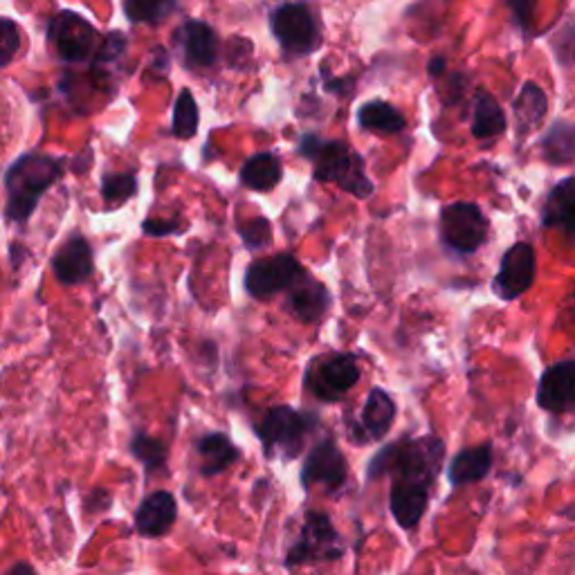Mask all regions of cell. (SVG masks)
Listing matches in <instances>:
<instances>
[{"label": "cell", "mask_w": 575, "mask_h": 575, "mask_svg": "<svg viewBox=\"0 0 575 575\" xmlns=\"http://www.w3.org/2000/svg\"><path fill=\"white\" fill-rule=\"evenodd\" d=\"M445 461V443L438 436L400 438L373 456L367 479L391 477L389 510L396 524L414 531L430 506V492Z\"/></svg>", "instance_id": "obj_1"}, {"label": "cell", "mask_w": 575, "mask_h": 575, "mask_svg": "<svg viewBox=\"0 0 575 575\" xmlns=\"http://www.w3.org/2000/svg\"><path fill=\"white\" fill-rule=\"evenodd\" d=\"M299 155L313 162V176L322 185L333 182L346 194L360 200L369 198L376 191V185L367 176L364 158L346 142L322 140L317 133H306L299 140Z\"/></svg>", "instance_id": "obj_2"}, {"label": "cell", "mask_w": 575, "mask_h": 575, "mask_svg": "<svg viewBox=\"0 0 575 575\" xmlns=\"http://www.w3.org/2000/svg\"><path fill=\"white\" fill-rule=\"evenodd\" d=\"M63 176V160L45 153H23L5 171V218L27 223L45 191Z\"/></svg>", "instance_id": "obj_3"}, {"label": "cell", "mask_w": 575, "mask_h": 575, "mask_svg": "<svg viewBox=\"0 0 575 575\" xmlns=\"http://www.w3.org/2000/svg\"><path fill=\"white\" fill-rule=\"evenodd\" d=\"M317 416L310 412H299L295 407L277 405L263 414L257 425V436L263 443L268 456L281 452L286 459H297L304 450L306 436L317 427Z\"/></svg>", "instance_id": "obj_4"}, {"label": "cell", "mask_w": 575, "mask_h": 575, "mask_svg": "<svg viewBox=\"0 0 575 575\" xmlns=\"http://www.w3.org/2000/svg\"><path fill=\"white\" fill-rule=\"evenodd\" d=\"M344 540L333 526L331 517L322 510H308L299 537L286 553L284 564L288 569L304 567V564L337 562L344 558Z\"/></svg>", "instance_id": "obj_5"}, {"label": "cell", "mask_w": 575, "mask_h": 575, "mask_svg": "<svg viewBox=\"0 0 575 575\" xmlns=\"http://www.w3.org/2000/svg\"><path fill=\"white\" fill-rule=\"evenodd\" d=\"M270 30L286 57H306L319 48V23L306 3H284L272 9Z\"/></svg>", "instance_id": "obj_6"}, {"label": "cell", "mask_w": 575, "mask_h": 575, "mask_svg": "<svg viewBox=\"0 0 575 575\" xmlns=\"http://www.w3.org/2000/svg\"><path fill=\"white\" fill-rule=\"evenodd\" d=\"M360 364L351 353H331L315 358L306 369L304 385L322 403H337L358 385Z\"/></svg>", "instance_id": "obj_7"}, {"label": "cell", "mask_w": 575, "mask_h": 575, "mask_svg": "<svg viewBox=\"0 0 575 575\" xmlns=\"http://www.w3.org/2000/svg\"><path fill=\"white\" fill-rule=\"evenodd\" d=\"M438 227H441L445 248L459 254H474L488 241L490 223L479 205L459 200V203H450L441 209Z\"/></svg>", "instance_id": "obj_8"}, {"label": "cell", "mask_w": 575, "mask_h": 575, "mask_svg": "<svg viewBox=\"0 0 575 575\" xmlns=\"http://www.w3.org/2000/svg\"><path fill=\"white\" fill-rule=\"evenodd\" d=\"M48 41L54 54L66 63H81L99 50V32L95 25L72 9H61L48 23Z\"/></svg>", "instance_id": "obj_9"}, {"label": "cell", "mask_w": 575, "mask_h": 575, "mask_svg": "<svg viewBox=\"0 0 575 575\" xmlns=\"http://www.w3.org/2000/svg\"><path fill=\"white\" fill-rule=\"evenodd\" d=\"M308 277V270L292 257L288 252L275 254V257L254 261L245 270L243 286L248 290V295L254 299H268L277 292L292 290L299 281Z\"/></svg>", "instance_id": "obj_10"}, {"label": "cell", "mask_w": 575, "mask_h": 575, "mask_svg": "<svg viewBox=\"0 0 575 575\" xmlns=\"http://www.w3.org/2000/svg\"><path fill=\"white\" fill-rule=\"evenodd\" d=\"M346 481H349V461L333 438H324L306 456L301 468V486L304 490L322 486L328 495H337L344 490Z\"/></svg>", "instance_id": "obj_11"}, {"label": "cell", "mask_w": 575, "mask_h": 575, "mask_svg": "<svg viewBox=\"0 0 575 575\" xmlns=\"http://www.w3.org/2000/svg\"><path fill=\"white\" fill-rule=\"evenodd\" d=\"M535 281V250L528 243H515L499 263V272L492 279V290L504 301L524 295Z\"/></svg>", "instance_id": "obj_12"}, {"label": "cell", "mask_w": 575, "mask_h": 575, "mask_svg": "<svg viewBox=\"0 0 575 575\" xmlns=\"http://www.w3.org/2000/svg\"><path fill=\"white\" fill-rule=\"evenodd\" d=\"M176 43L189 70H207L218 59V36L214 27L198 18H185L180 23Z\"/></svg>", "instance_id": "obj_13"}, {"label": "cell", "mask_w": 575, "mask_h": 575, "mask_svg": "<svg viewBox=\"0 0 575 575\" xmlns=\"http://www.w3.org/2000/svg\"><path fill=\"white\" fill-rule=\"evenodd\" d=\"M52 272L61 286H79L93 277L95 252L81 234H72L52 259Z\"/></svg>", "instance_id": "obj_14"}, {"label": "cell", "mask_w": 575, "mask_h": 575, "mask_svg": "<svg viewBox=\"0 0 575 575\" xmlns=\"http://www.w3.org/2000/svg\"><path fill=\"white\" fill-rule=\"evenodd\" d=\"M178 522V501L169 490H155L146 495L135 510V531L149 540L167 535Z\"/></svg>", "instance_id": "obj_15"}, {"label": "cell", "mask_w": 575, "mask_h": 575, "mask_svg": "<svg viewBox=\"0 0 575 575\" xmlns=\"http://www.w3.org/2000/svg\"><path fill=\"white\" fill-rule=\"evenodd\" d=\"M537 405L546 412H564L575 405V360L558 362L542 373Z\"/></svg>", "instance_id": "obj_16"}, {"label": "cell", "mask_w": 575, "mask_h": 575, "mask_svg": "<svg viewBox=\"0 0 575 575\" xmlns=\"http://www.w3.org/2000/svg\"><path fill=\"white\" fill-rule=\"evenodd\" d=\"M396 421V403L385 389H371L362 407L360 423L355 425V443H371L385 438Z\"/></svg>", "instance_id": "obj_17"}, {"label": "cell", "mask_w": 575, "mask_h": 575, "mask_svg": "<svg viewBox=\"0 0 575 575\" xmlns=\"http://www.w3.org/2000/svg\"><path fill=\"white\" fill-rule=\"evenodd\" d=\"M331 304L333 299L328 288L308 275L304 281H299V284L288 292L286 308L301 324H317L326 317Z\"/></svg>", "instance_id": "obj_18"}, {"label": "cell", "mask_w": 575, "mask_h": 575, "mask_svg": "<svg viewBox=\"0 0 575 575\" xmlns=\"http://www.w3.org/2000/svg\"><path fill=\"white\" fill-rule=\"evenodd\" d=\"M492 461H495V456H492L490 443L465 447V450L452 456L450 465H447V479H450L454 488L483 481L492 470Z\"/></svg>", "instance_id": "obj_19"}, {"label": "cell", "mask_w": 575, "mask_h": 575, "mask_svg": "<svg viewBox=\"0 0 575 575\" xmlns=\"http://www.w3.org/2000/svg\"><path fill=\"white\" fill-rule=\"evenodd\" d=\"M196 454L203 459V463H200V474H203V477L223 474L241 459L239 447L230 441V436L221 432H209L200 436L196 441Z\"/></svg>", "instance_id": "obj_20"}, {"label": "cell", "mask_w": 575, "mask_h": 575, "mask_svg": "<svg viewBox=\"0 0 575 575\" xmlns=\"http://www.w3.org/2000/svg\"><path fill=\"white\" fill-rule=\"evenodd\" d=\"M284 178V164L275 153H254L241 167V185L252 191L275 189Z\"/></svg>", "instance_id": "obj_21"}, {"label": "cell", "mask_w": 575, "mask_h": 575, "mask_svg": "<svg viewBox=\"0 0 575 575\" xmlns=\"http://www.w3.org/2000/svg\"><path fill=\"white\" fill-rule=\"evenodd\" d=\"M542 216L546 227H562L575 234V178L562 180L553 187Z\"/></svg>", "instance_id": "obj_22"}, {"label": "cell", "mask_w": 575, "mask_h": 575, "mask_svg": "<svg viewBox=\"0 0 575 575\" xmlns=\"http://www.w3.org/2000/svg\"><path fill=\"white\" fill-rule=\"evenodd\" d=\"M546 108H549V102H546L544 90L537 84H533V81H526L513 102L519 133L524 135V133L535 131L537 126L544 122Z\"/></svg>", "instance_id": "obj_23"}, {"label": "cell", "mask_w": 575, "mask_h": 575, "mask_svg": "<svg viewBox=\"0 0 575 575\" xmlns=\"http://www.w3.org/2000/svg\"><path fill=\"white\" fill-rule=\"evenodd\" d=\"M506 131V115L488 90H479L474 97L472 135L477 140H492Z\"/></svg>", "instance_id": "obj_24"}, {"label": "cell", "mask_w": 575, "mask_h": 575, "mask_svg": "<svg viewBox=\"0 0 575 575\" xmlns=\"http://www.w3.org/2000/svg\"><path fill=\"white\" fill-rule=\"evenodd\" d=\"M358 124L364 131L394 135L405 129L407 120L396 106H391L389 102H382V99H371V102L360 106Z\"/></svg>", "instance_id": "obj_25"}, {"label": "cell", "mask_w": 575, "mask_h": 575, "mask_svg": "<svg viewBox=\"0 0 575 575\" xmlns=\"http://www.w3.org/2000/svg\"><path fill=\"white\" fill-rule=\"evenodd\" d=\"M129 450L135 459L144 465L146 474H153V472H160V470L167 468L169 450H167V445L160 441V438H155L146 432H135L131 438Z\"/></svg>", "instance_id": "obj_26"}, {"label": "cell", "mask_w": 575, "mask_h": 575, "mask_svg": "<svg viewBox=\"0 0 575 575\" xmlns=\"http://www.w3.org/2000/svg\"><path fill=\"white\" fill-rule=\"evenodd\" d=\"M542 153L551 164H564L575 158V129L571 124L555 122L542 140Z\"/></svg>", "instance_id": "obj_27"}, {"label": "cell", "mask_w": 575, "mask_h": 575, "mask_svg": "<svg viewBox=\"0 0 575 575\" xmlns=\"http://www.w3.org/2000/svg\"><path fill=\"white\" fill-rule=\"evenodd\" d=\"M198 122H200V111L196 99L191 95L189 88H182L176 99V106H173L171 131L180 140H191L198 131Z\"/></svg>", "instance_id": "obj_28"}, {"label": "cell", "mask_w": 575, "mask_h": 575, "mask_svg": "<svg viewBox=\"0 0 575 575\" xmlns=\"http://www.w3.org/2000/svg\"><path fill=\"white\" fill-rule=\"evenodd\" d=\"M138 194V180L133 173H106L102 180V198L106 207H120Z\"/></svg>", "instance_id": "obj_29"}, {"label": "cell", "mask_w": 575, "mask_h": 575, "mask_svg": "<svg viewBox=\"0 0 575 575\" xmlns=\"http://www.w3.org/2000/svg\"><path fill=\"white\" fill-rule=\"evenodd\" d=\"M173 12H178V3H171V0H155V3H138V0H131V3H124V14L135 25H158Z\"/></svg>", "instance_id": "obj_30"}, {"label": "cell", "mask_w": 575, "mask_h": 575, "mask_svg": "<svg viewBox=\"0 0 575 575\" xmlns=\"http://www.w3.org/2000/svg\"><path fill=\"white\" fill-rule=\"evenodd\" d=\"M239 236L248 250H263L272 243V225L268 218L254 216L250 221L239 223Z\"/></svg>", "instance_id": "obj_31"}, {"label": "cell", "mask_w": 575, "mask_h": 575, "mask_svg": "<svg viewBox=\"0 0 575 575\" xmlns=\"http://www.w3.org/2000/svg\"><path fill=\"white\" fill-rule=\"evenodd\" d=\"M18 45H21V30L12 18H0V66L7 68L16 59Z\"/></svg>", "instance_id": "obj_32"}, {"label": "cell", "mask_w": 575, "mask_h": 575, "mask_svg": "<svg viewBox=\"0 0 575 575\" xmlns=\"http://www.w3.org/2000/svg\"><path fill=\"white\" fill-rule=\"evenodd\" d=\"M126 50V39L122 32H111L104 36L102 43H99V50L95 54L97 66H104V63H111L115 59L122 57V52Z\"/></svg>", "instance_id": "obj_33"}, {"label": "cell", "mask_w": 575, "mask_h": 575, "mask_svg": "<svg viewBox=\"0 0 575 575\" xmlns=\"http://www.w3.org/2000/svg\"><path fill=\"white\" fill-rule=\"evenodd\" d=\"M182 230H187V225H182L178 218H169V221H162V218H149V221L142 223V232L149 236H171Z\"/></svg>", "instance_id": "obj_34"}, {"label": "cell", "mask_w": 575, "mask_h": 575, "mask_svg": "<svg viewBox=\"0 0 575 575\" xmlns=\"http://www.w3.org/2000/svg\"><path fill=\"white\" fill-rule=\"evenodd\" d=\"M111 492L104 490V488H97L90 492V497L86 499V510H90V515H97V513H104L106 508H111Z\"/></svg>", "instance_id": "obj_35"}, {"label": "cell", "mask_w": 575, "mask_h": 575, "mask_svg": "<svg viewBox=\"0 0 575 575\" xmlns=\"http://www.w3.org/2000/svg\"><path fill=\"white\" fill-rule=\"evenodd\" d=\"M322 77H324V88L328 90V93H333V95H349L351 90H353L351 79L328 75V70H326L324 66H322Z\"/></svg>", "instance_id": "obj_36"}, {"label": "cell", "mask_w": 575, "mask_h": 575, "mask_svg": "<svg viewBox=\"0 0 575 575\" xmlns=\"http://www.w3.org/2000/svg\"><path fill=\"white\" fill-rule=\"evenodd\" d=\"M5 575H39L30 562H16Z\"/></svg>", "instance_id": "obj_37"}, {"label": "cell", "mask_w": 575, "mask_h": 575, "mask_svg": "<svg viewBox=\"0 0 575 575\" xmlns=\"http://www.w3.org/2000/svg\"><path fill=\"white\" fill-rule=\"evenodd\" d=\"M447 68L445 57H434L430 63H427V70H430V77H441Z\"/></svg>", "instance_id": "obj_38"}, {"label": "cell", "mask_w": 575, "mask_h": 575, "mask_svg": "<svg viewBox=\"0 0 575 575\" xmlns=\"http://www.w3.org/2000/svg\"><path fill=\"white\" fill-rule=\"evenodd\" d=\"M153 59H155V66H158V70H164V72L169 70V54H167V50L155 48L153 50Z\"/></svg>", "instance_id": "obj_39"}]
</instances>
